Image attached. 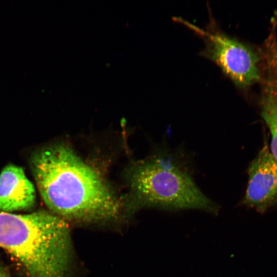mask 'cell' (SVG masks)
I'll return each mask as SVG.
<instances>
[{
	"mask_svg": "<svg viewBox=\"0 0 277 277\" xmlns=\"http://www.w3.org/2000/svg\"><path fill=\"white\" fill-rule=\"evenodd\" d=\"M30 164L46 206L68 223L108 222L121 216V201L100 174L69 147L42 148L33 154Z\"/></svg>",
	"mask_w": 277,
	"mask_h": 277,
	"instance_id": "obj_1",
	"label": "cell"
},
{
	"mask_svg": "<svg viewBox=\"0 0 277 277\" xmlns=\"http://www.w3.org/2000/svg\"><path fill=\"white\" fill-rule=\"evenodd\" d=\"M0 247L22 263L28 277H70L73 247L68 223L51 211H0Z\"/></svg>",
	"mask_w": 277,
	"mask_h": 277,
	"instance_id": "obj_2",
	"label": "cell"
},
{
	"mask_svg": "<svg viewBox=\"0 0 277 277\" xmlns=\"http://www.w3.org/2000/svg\"><path fill=\"white\" fill-rule=\"evenodd\" d=\"M129 183L139 207L171 211L196 209L213 214L219 210L196 185L187 164L171 155L140 161L131 169Z\"/></svg>",
	"mask_w": 277,
	"mask_h": 277,
	"instance_id": "obj_3",
	"label": "cell"
},
{
	"mask_svg": "<svg viewBox=\"0 0 277 277\" xmlns=\"http://www.w3.org/2000/svg\"><path fill=\"white\" fill-rule=\"evenodd\" d=\"M175 20L202 38L204 47L201 55L214 62L238 88L245 90L260 80L259 58L256 52L222 31L213 18L205 28L181 18Z\"/></svg>",
	"mask_w": 277,
	"mask_h": 277,
	"instance_id": "obj_4",
	"label": "cell"
},
{
	"mask_svg": "<svg viewBox=\"0 0 277 277\" xmlns=\"http://www.w3.org/2000/svg\"><path fill=\"white\" fill-rule=\"evenodd\" d=\"M277 202V161L265 144L248 168V182L243 203L263 212Z\"/></svg>",
	"mask_w": 277,
	"mask_h": 277,
	"instance_id": "obj_5",
	"label": "cell"
},
{
	"mask_svg": "<svg viewBox=\"0 0 277 277\" xmlns=\"http://www.w3.org/2000/svg\"><path fill=\"white\" fill-rule=\"evenodd\" d=\"M35 202V191L23 169L9 165L0 174V211L11 212L28 209Z\"/></svg>",
	"mask_w": 277,
	"mask_h": 277,
	"instance_id": "obj_6",
	"label": "cell"
},
{
	"mask_svg": "<svg viewBox=\"0 0 277 277\" xmlns=\"http://www.w3.org/2000/svg\"><path fill=\"white\" fill-rule=\"evenodd\" d=\"M262 102V116L271 133V152L277 161V94L271 83Z\"/></svg>",
	"mask_w": 277,
	"mask_h": 277,
	"instance_id": "obj_7",
	"label": "cell"
},
{
	"mask_svg": "<svg viewBox=\"0 0 277 277\" xmlns=\"http://www.w3.org/2000/svg\"><path fill=\"white\" fill-rule=\"evenodd\" d=\"M266 57L271 70L274 82L273 84L277 94V41L272 34L268 37L266 45Z\"/></svg>",
	"mask_w": 277,
	"mask_h": 277,
	"instance_id": "obj_8",
	"label": "cell"
},
{
	"mask_svg": "<svg viewBox=\"0 0 277 277\" xmlns=\"http://www.w3.org/2000/svg\"><path fill=\"white\" fill-rule=\"evenodd\" d=\"M0 277H9V276L4 269L0 268Z\"/></svg>",
	"mask_w": 277,
	"mask_h": 277,
	"instance_id": "obj_9",
	"label": "cell"
}]
</instances>
